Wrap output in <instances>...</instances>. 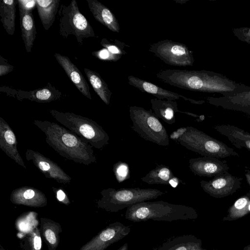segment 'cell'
<instances>
[{
  "label": "cell",
  "instance_id": "cell-24",
  "mask_svg": "<svg viewBox=\"0 0 250 250\" xmlns=\"http://www.w3.org/2000/svg\"><path fill=\"white\" fill-rule=\"evenodd\" d=\"M150 103L155 115L170 125L175 123L176 113L179 112L188 113L187 112H181L178 110V104L175 101L164 100L155 98L151 99Z\"/></svg>",
  "mask_w": 250,
  "mask_h": 250
},
{
  "label": "cell",
  "instance_id": "cell-14",
  "mask_svg": "<svg viewBox=\"0 0 250 250\" xmlns=\"http://www.w3.org/2000/svg\"><path fill=\"white\" fill-rule=\"evenodd\" d=\"M16 135L8 124L0 117V148L16 163L26 169V167L17 149Z\"/></svg>",
  "mask_w": 250,
  "mask_h": 250
},
{
  "label": "cell",
  "instance_id": "cell-39",
  "mask_svg": "<svg viewBox=\"0 0 250 250\" xmlns=\"http://www.w3.org/2000/svg\"><path fill=\"white\" fill-rule=\"evenodd\" d=\"M249 209H250V205H249Z\"/></svg>",
  "mask_w": 250,
  "mask_h": 250
},
{
  "label": "cell",
  "instance_id": "cell-31",
  "mask_svg": "<svg viewBox=\"0 0 250 250\" xmlns=\"http://www.w3.org/2000/svg\"><path fill=\"white\" fill-rule=\"evenodd\" d=\"M115 43H111L108 42V41L105 39H103L101 42V44L102 46L104 47L107 50H108L111 53L118 55L122 56L124 54V51L120 47L119 44L120 42L117 40L114 41ZM121 46V45H120Z\"/></svg>",
  "mask_w": 250,
  "mask_h": 250
},
{
  "label": "cell",
  "instance_id": "cell-10",
  "mask_svg": "<svg viewBox=\"0 0 250 250\" xmlns=\"http://www.w3.org/2000/svg\"><path fill=\"white\" fill-rule=\"evenodd\" d=\"M26 160L31 161L46 178L64 185L69 184L70 177L56 163L36 150L28 149L25 154Z\"/></svg>",
  "mask_w": 250,
  "mask_h": 250
},
{
  "label": "cell",
  "instance_id": "cell-16",
  "mask_svg": "<svg viewBox=\"0 0 250 250\" xmlns=\"http://www.w3.org/2000/svg\"><path fill=\"white\" fill-rule=\"evenodd\" d=\"M127 79L130 85L139 89L142 92L153 95L157 99L161 100L166 99L167 100L175 101L182 98L185 100L188 101L192 103H197L196 101L191 99H188L179 94L164 89L149 82L133 76H129Z\"/></svg>",
  "mask_w": 250,
  "mask_h": 250
},
{
  "label": "cell",
  "instance_id": "cell-23",
  "mask_svg": "<svg viewBox=\"0 0 250 250\" xmlns=\"http://www.w3.org/2000/svg\"><path fill=\"white\" fill-rule=\"evenodd\" d=\"M152 250H202L201 241L191 234H185L168 239Z\"/></svg>",
  "mask_w": 250,
  "mask_h": 250
},
{
  "label": "cell",
  "instance_id": "cell-17",
  "mask_svg": "<svg viewBox=\"0 0 250 250\" xmlns=\"http://www.w3.org/2000/svg\"><path fill=\"white\" fill-rule=\"evenodd\" d=\"M54 57L77 88L83 95L91 100L89 86L77 66L66 56L56 53Z\"/></svg>",
  "mask_w": 250,
  "mask_h": 250
},
{
  "label": "cell",
  "instance_id": "cell-36",
  "mask_svg": "<svg viewBox=\"0 0 250 250\" xmlns=\"http://www.w3.org/2000/svg\"><path fill=\"white\" fill-rule=\"evenodd\" d=\"M245 176L247 181L250 186V169L247 170H246Z\"/></svg>",
  "mask_w": 250,
  "mask_h": 250
},
{
  "label": "cell",
  "instance_id": "cell-38",
  "mask_svg": "<svg viewBox=\"0 0 250 250\" xmlns=\"http://www.w3.org/2000/svg\"><path fill=\"white\" fill-rule=\"evenodd\" d=\"M0 250H5L2 246L1 245H0Z\"/></svg>",
  "mask_w": 250,
  "mask_h": 250
},
{
  "label": "cell",
  "instance_id": "cell-3",
  "mask_svg": "<svg viewBox=\"0 0 250 250\" xmlns=\"http://www.w3.org/2000/svg\"><path fill=\"white\" fill-rule=\"evenodd\" d=\"M51 116L62 126L86 140L93 147L102 149L108 144L109 137L102 126L87 117L71 112L51 109Z\"/></svg>",
  "mask_w": 250,
  "mask_h": 250
},
{
  "label": "cell",
  "instance_id": "cell-29",
  "mask_svg": "<svg viewBox=\"0 0 250 250\" xmlns=\"http://www.w3.org/2000/svg\"><path fill=\"white\" fill-rule=\"evenodd\" d=\"M25 220V221L21 219L17 220L16 226L22 232H26L31 230L36 227H38V222L36 220V217L37 213L35 212H28L21 215Z\"/></svg>",
  "mask_w": 250,
  "mask_h": 250
},
{
  "label": "cell",
  "instance_id": "cell-22",
  "mask_svg": "<svg viewBox=\"0 0 250 250\" xmlns=\"http://www.w3.org/2000/svg\"><path fill=\"white\" fill-rule=\"evenodd\" d=\"M141 180L150 185H169L172 187L177 186L181 181L168 167L163 165H158L141 178Z\"/></svg>",
  "mask_w": 250,
  "mask_h": 250
},
{
  "label": "cell",
  "instance_id": "cell-5",
  "mask_svg": "<svg viewBox=\"0 0 250 250\" xmlns=\"http://www.w3.org/2000/svg\"><path fill=\"white\" fill-rule=\"evenodd\" d=\"M176 141L203 156L220 159L239 156L233 148L223 142L192 126L185 127L184 133Z\"/></svg>",
  "mask_w": 250,
  "mask_h": 250
},
{
  "label": "cell",
  "instance_id": "cell-11",
  "mask_svg": "<svg viewBox=\"0 0 250 250\" xmlns=\"http://www.w3.org/2000/svg\"><path fill=\"white\" fill-rule=\"evenodd\" d=\"M242 178L229 172L214 177L211 180L200 181L203 190L214 197H223L235 192L241 187Z\"/></svg>",
  "mask_w": 250,
  "mask_h": 250
},
{
  "label": "cell",
  "instance_id": "cell-19",
  "mask_svg": "<svg viewBox=\"0 0 250 250\" xmlns=\"http://www.w3.org/2000/svg\"><path fill=\"white\" fill-rule=\"evenodd\" d=\"M94 19L113 32H119V22L113 13L97 0H86Z\"/></svg>",
  "mask_w": 250,
  "mask_h": 250
},
{
  "label": "cell",
  "instance_id": "cell-34",
  "mask_svg": "<svg viewBox=\"0 0 250 250\" xmlns=\"http://www.w3.org/2000/svg\"><path fill=\"white\" fill-rule=\"evenodd\" d=\"M3 62L0 60V76H4L12 71L14 67L9 63L4 62L5 59L2 58Z\"/></svg>",
  "mask_w": 250,
  "mask_h": 250
},
{
  "label": "cell",
  "instance_id": "cell-35",
  "mask_svg": "<svg viewBox=\"0 0 250 250\" xmlns=\"http://www.w3.org/2000/svg\"><path fill=\"white\" fill-rule=\"evenodd\" d=\"M248 203V198L242 197L238 199L234 203V207L238 209H241L245 208Z\"/></svg>",
  "mask_w": 250,
  "mask_h": 250
},
{
  "label": "cell",
  "instance_id": "cell-1",
  "mask_svg": "<svg viewBox=\"0 0 250 250\" xmlns=\"http://www.w3.org/2000/svg\"><path fill=\"white\" fill-rule=\"evenodd\" d=\"M33 124L44 133L46 143L62 157L86 166L96 162L93 147L63 126L39 120H34Z\"/></svg>",
  "mask_w": 250,
  "mask_h": 250
},
{
  "label": "cell",
  "instance_id": "cell-32",
  "mask_svg": "<svg viewBox=\"0 0 250 250\" xmlns=\"http://www.w3.org/2000/svg\"><path fill=\"white\" fill-rule=\"evenodd\" d=\"M92 54L93 56L100 59L112 61H116L121 57V56L116 55L111 53L106 49H103L99 52H94L92 53Z\"/></svg>",
  "mask_w": 250,
  "mask_h": 250
},
{
  "label": "cell",
  "instance_id": "cell-37",
  "mask_svg": "<svg viewBox=\"0 0 250 250\" xmlns=\"http://www.w3.org/2000/svg\"><path fill=\"white\" fill-rule=\"evenodd\" d=\"M118 250H128V243H125Z\"/></svg>",
  "mask_w": 250,
  "mask_h": 250
},
{
  "label": "cell",
  "instance_id": "cell-20",
  "mask_svg": "<svg viewBox=\"0 0 250 250\" xmlns=\"http://www.w3.org/2000/svg\"><path fill=\"white\" fill-rule=\"evenodd\" d=\"M39 229L48 250H56L60 243V234L62 231L60 224L50 219L42 217Z\"/></svg>",
  "mask_w": 250,
  "mask_h": 250
},
{
  "label": "cell",
  "instance_id": "cell-8",
  "mask_svg": "<svg viewBox=\"0 0 250 250\" xmlns=\"http://www.w3.org/2000/svg\"><path fill=\"white\" fill-rule=\"evenodd\" d=\"M149 51L165 63L175 66H191L192 52L185 44L164 40L151 44Z\"/></svg>",
  "mask_w": 250,
  "mask_h": 250
},
{
  "label": "cell",
  "instance_id": "cell-25",
  "mask_svg": "<svg viewBox=\"0 0 250 250\" xmlns=\"http://www.w3.org/2000/svg\"><path fill=\"white\" fill-rule=\"evenodd\" d=\"M60 2V0H36V7L45 30H48L55 21Z\"/></svg>",
  "mask_w": 250,
  "mask_h": 250
},
{
  "label": "cell",
  "instance_id": "cell-9",
  "mask_svg": "<svg viewBox=\"0 0 250 250\" xmlns=\"http://www.w3.org/2000/svg\"><path fill=\"white\" fill-rule=\"evenodd\" d=\"M130 231L129 226L119 222H114L82 246L80 250H105L111 244L125 238Z\"/></svg>",
  "mask_w": 250,
  "mask_h": 250
},
{
  "label": "cell",
  "instance_id": "cell-33",
  "mask_svg": "<svg viewBox=\"0 0 250 250\" xmlns=\"http://www.w3.org/2000/svg\"><path fill=\"white\" fill-rule=\"evenodd\" d=\"M52 190L54 192H56L57 198L59 202L65 205H68L70 204V201L63 190L53 187Z\"/></svg>",
  "mask_w": 250,
  "mask_h": 250
},
{
  "label": "cell",
  "instance_id": "cell-2",
  "mask_svg": "<svg viewBox=\"0 0 250 250\" xmlns=\"http://www.w3.org/2000/svg\"><path fill=\"white\" fill-rule=\"evenodd\" d=\"M196 210L192 207L163 201H144L127 208L125 218L133 222L152 220L172 222L195 219Z\"/></svg>",
  "mask_w": 250,
  "mask_h": 250
},
{
  "label": "cell",
  "instance_id": "cell-6",
  "mask_svg": "<svg viewBox=\"0 0 250 250\" xmlns=\"http://www.w3.org/2000/svg\"><path fill=\"white\" fill-rule=\"evenodd\" d=\"M59 34L64 39L74 36L81 46L85 39L95 37L90 23L79 10L75 0L68 4H62L58 13Z\"/></svg>",
  "mask_w": 250,
  "mask_h": 250
},
{
  "label": "cell",
  "instance_id": "cell-13",
  "mask_svg": "<svg viewBox=\"0 0 250 250\" xmlns=\"http://www.w3.org/2000/svg\"><path fill=\"white\" fill-rule=\"evenodd\" d=\"M10 201L14 204L42 208L47 204V199L40 190L29 186H23L14 189L10 194Z\"/></svg>",
  "mask_w": 250,
  "mask_h": 250
},
{
  "label": "cell",
  "instance_id": "cell-27",
  "mask_svg": "<svg viewBox=\"0 0 250 250\" xmlns=\"http://www.w3.org/2000/svg\"><path fill=\"white\" fill-rule=\"evenodd\" d=\"M84 71L96 94L106 104L108 105L112 92L106 83L96 71L87 68H84Z\"/></svg>",
  "mask_w": 250,
  "mask_h": 250
},
{
  "label": "cell",
  "instance_id": "cell-7",
  "mask_svg": "<svg viewBox=\"0 0 250 250\" xmlns=\"http://www.w3.org/2000/svg\"><path fill=\"white\" fill-rule=\"evenodd\" d=\"M129 111L132 122L131 128L139 136L161 146L169 145V138L167 130L151 110L131 106Z\"/></svg>",
  "mask_w": 250,
  "mask_h": 250
},
{
  "label": "cell",
  "instance_id": "cell-15",
  "mask_svg": "<svg viewBox=\"0 0 250 250\" xmlns=\"http://www.w3.org/2000/svg\"><path fill=\"white\" fill-rule=\"evenodd\" d=\"M8 93V95L16 98L19 100L26 99L31 101L41 103H49L60 99L61 92L50 83L42 88L30 91L22 90H15Z\"/></svg>",
  "mask_w": 250,
  "mask_h": 250
},
{
  "label": "cell",
  "instance_id": "cell-26",
  "mask_svg": "<svg viewBox=\"0 0 250 250\" xmlns=\"http://www.w3.org/2000/svg\"><path fill=\"white\" fill-rule=\"evenodd\" d=\"M18 0H1L0 1V21L6 32L13 35L15 31L16 6Z\"/></svg>",
  "mask_w": 250,
  "mask_h": 250
},
{
  "label": "cell",
  "instance_id": "cell-18",
  "mask_svg": "<svg viewBox=\"0 0 250 250\" xmlns=\"http://www.w3.org/2000/svg\"><path fill=\"white\" fill-rule=\"evenodd\" d=\"M18 4L22 39L26 52L30 53L31 52L37 35L33 10L25 8L18 1Z\"/></svg>",
  "mask_w": 250,
  "mask_h": 250
},
{
  "label": "cell",
  "instance_id": "cell-4",
  "mask_svg": "<svg viewBox=\"0 0 250 250\" xmlns=\"http://www.w3.org/2000/svg\"><path fill=\"white\" fill-rule=\"evenodd\" d=\"M165 193L155 188H107L102 190L97 201L98 208L110 212H117L137 203L154 199Z\"/></svg>",
  "mask_w": 250,
  "mask_h": 250
},
{
  "label": "cell",
  "instance_id": "cell-30",
  "mask_svg": "<svg viewBox=\"0 0 250 250\" xmlns=\"http://www.w3.org/2000/svg\"><path fill=\"white\" fill-rule=\"evenodd\" d=\"M113 171L119 183L122 182L130 177L128 166L125 162L119 161L115 164Z\"/></svg>",
  "mask_w": 250,
  "mask_h": 250
},
{
  "label": "cell",
  "instance_id": "cell-12",
  "mask_svg": "<svg viewBox=\"0 0 250 250\" xmlns=\"http://www.w3.org/2000/svg\"><path fill=\"white\" fill-rule=\"evenodd\" d=\"M188 163L191 171L199 176L214 177L228 172L229 168L226 161L212 157L191 158Z\"/></svg>",
  "mask_w": 250,
  "mask_h": 250
},
{
  "label": "cell",
  "instance_id": "cell-28",
  "mask_svg": "<svg viewBox=\"0 0 250 250\" xmlns=\"http://www.w3.org/2000/svg\"><path fill=\"white\" fill-rule=\"evenodd\" d=\"M20 247L22 250H42V237L38 227L31 230L22 232Z\"/></svg>",
  "mask_w": 250,
  "mask_h": 250
},
{
  "label": "cell",
  "instance_id": "cell-21",
  "mask_svg": "<svg viewBox=\"0 0 250 250\" xmlns=\"http://www.w3.org/2000/svg\"><path fill=\"white\" fill-rule=\"evenodd\" d=\"M214 129L226 136L236 147L250 150V133L238 127L230 125H217Z\"/></svg>",
  "mask_w": 250,
  "mask_h": 250
}]
</instances>
